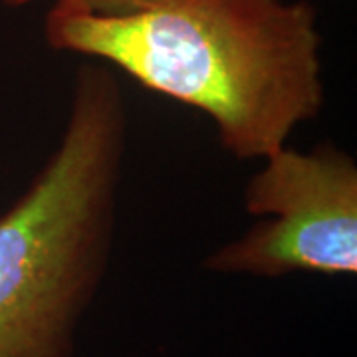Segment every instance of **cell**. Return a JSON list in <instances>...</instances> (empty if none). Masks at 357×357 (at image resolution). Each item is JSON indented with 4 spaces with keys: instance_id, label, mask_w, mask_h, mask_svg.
Instances as JSON below:
<instances>
[{
    "instance_id": "7a4b0ae2",
    "label": "cell",
    "mask_w": 357,
    "mask_h": 357,
    "mask_svg": "<svg viewBox=\"0 0 357 357\" xmlns=\"http://www.w3.org/2000/svg\"><path fill=\"white\" fill-rule=\"evenodd\" d=\"M128 126L112 68L79 66L56 149L0 215V357H76L112 260Z\"/></svg>"
},
{
    "instance_id": "3957f363",
    "label": "cell",
    "mask_w": 357,
    "mask_h": 357,
    "mask_svg": "<svg viewBox=\"0 0 357 357\" xmlns=\"http://www.w3.org/2000/svg\"><path fill=\"white\" fill-rule=\"evenodd\" d=\"M244 206L260 220L206 256V270L256 278L357 274V163L335 143L268 155L244 189Z\"/></svg>"
},
{
    "instance_id": "277c9868",
    "label": "cell",
    "mask_w": 357,
    "mask_h": 357,
    "mask_svg": "<svg viewBox=\"0 0 357 357\" xmlns=\"http://www.w3.org/2000/svg\"><path fill=\"white\" fill-rule=\"evenodd\" d=\"M10 8H22L26 4L46 2V0H2ZM52 6H66L91 14H128L155 6L163 0H48Z\"/></svg>"
},
{
    "instance_id": "6da1fadb",
    "label": "cell",
    "mask_w": 357,
    "mask_h": 357,
    "mask_svg": "<svg viewBox=\"0 0 357 357\" xmlns=\"http://www.w3.org/2000/svg\"><path fill=\"white\" fill-rule=\"evenodd\" d=\"M44 38L203 112L220 147L243 161L286 147L326 102L318 13L307 0H163L128 14L52 6Z\"/></svg>"
}]
</instances>
